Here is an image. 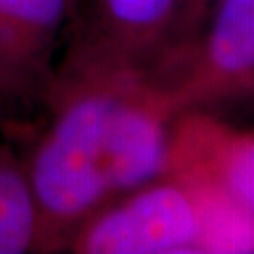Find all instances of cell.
<instances>
[{"mask_svg": "<svg viewBox=\"0 0 254 254\" xmlns=\"http://www.w3.org/2000/svg\"><path fill=\"white\" fill-rule=\"evenodd\" d=\"M70 57L44 98L51 121L25 164L40 224V253L66 249L75 230L109 198L104 130L123 75Z\"/></svg>", "mask_w": 254, "mask_h": 254, "instance_id": "1", "label": "cell"}, {"mask_svg": "<svg viewBox=\"0 0 254 254\" xmlns=\"http://www.w3.org/2000/svg\"><path fill=\"white\" fill-rule=\"evenodd\" d=\"M201 203L196 185L164 173L102 205L75 230L79 254H198Z\"/></svg>", "mask_w": 254, "mask_h": 254, "instance_id": "2", "label": "cell"}, {"mask_svg": "<svg viewBox=\"0 0 254 254\" xmlns=\"http://www.w3.org/2000/svg\"><path fill=\"white\" fill-rule=\"evenodd\" d=\"M203 36L179 49L154 75L177 113L254 94V0H213Z\"/></svg>", "mask_w": 254, "mask_h": 254, "instance_id": "3", "label": "cell"}, {"mask_svg": "<svg viewBox=\"0 0 254 254\" xmlns=\"http://www.w3.org/2000/svg\"><path fill=\"white\" fill-rule=\"evenodd\" d=\"M177 115L168 89L154 73L123 75L104 130V170L111 200L164 175Z\"/></svg>", "mask_w": 254, "mask_h": 254, "instance_id": "4", "label": "cell"}, {"mask_svg": "<svg viewBox=\"0 0 254 254\" xmlns=\"http://www.w3.org/2000/svg\"><path fill=\"white\" fill-rule=\"evenodd\" d=\"M189 0H94L73 59L115 70L154 72L189 42Z\"/></svg>", "mask_w": 254, "mask_h": 254, "instance_id": "5", "label": "cell"}, {"mask_svg": "<svg viewBox=\"0 0 254 254\" xmlns=\"http://www.w3.org/2000/svg\"><path fill=\"white\" fill-rule=\"evenodd\" d=\"M164 173L207 183L254 217V130L205 109L183 111L173 121Z\"/></svg>", "mask_w": 254, "mask_h": 254, "instance_id": "6", "label": "cell"}, {"mask_svg": "<svg viewBox=\"0 0 254 254\" xmlns=\"http://www.w3.org/2000/svg\"><path fill=\"white\" fill-rule=\"evenodd\" d=\"M72 0H0V100L44 96Z\"/></svg>", "mask_w": 254, "mask_h": 254, "instance_id": "7", "label": "cell"}, {"mask_svg": "<svg viewBox=\"0 0 254 254\" xmlns=\"http://www.w3.org/2000/svg\"><path fill=\"white\" fill-rule=\"evenodd\" d=\"M40 251V224L25 164L0 145V254Z\"/></svg>", "mask_w": 254, "mask_h": 254, "instance_id": "8", "label": "cell"}, {"mask_svg": "<svg viewBox=\"0 0 254 254\" xmlns=\"http://www.w3.org/2000/svg\"><path fill=\"white\" fill-rule=\"evenodd\" d=\"M213 0H189V11H187V32L190 34L192 30H196L198 21L203 19V15L209 11Z\"/></svg>", "mask_w": 254, "mask_h": 254, "instance_id": "9", "label": "cell"}, {"mask_svg": "<svg viewBox=\"0 0 254 254\" xmlns=\"http://www.w3.org/2000/svg\"><path fill=\"white\" fill-rule=\"evenodd\" d=\"M72 4H73V6H75V4H77V0H72Z\"/></svg>", "mask_w": 254, "mask_h": 254, "instance_id": "10", "label": "cell"}, {"mask_svg": "<svg viewBox=\"0 0 254 254\" xmlns=\"http://www.w3.org/2000/svg\"><path fill=\"white\" fill-rule=\"evenodd\" d=\"M0 109H2V100H0Z\"/></svg>", "mask_w": 254, "mask_h": 254, "instance_id": "11", "label": "cell"}]
</instances>
